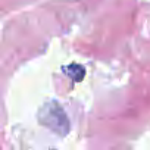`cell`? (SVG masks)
Here are the masks:
<instances>
[{
	"mask_svg": "<svg viewBox=\"0 0 150 150\" xmlns=\"http://www.w3.org/2000/svg\"><path fill=\"white\" fill-rule=\"evenodd\" d=\"M65 72L69 75L74 81H81L83 77L86 75L84 66H81V65H78V63H72V65L66 66V68H65Z\"/></svg>",
	"mask_w": 150,
	"mask_h": 150,
	"instance_id": "7a4b0ae2",
	"label": "cell"
},
{
	"mask_svg": "<svg viewBox=\"0 0 150 150\" xmlns=\"http://www.w3.org/2000/svg\"><path fill=\"white\" fill-rule=\"evenodd\" d=\"M38 119L44 127L59 135H66L69 132V121L66 118V113L56 102L46 103L38 112Z\"/></svg>",
	"mask_w": 150,
	"mask_h": 150,
	"instance_id": "6da1fadb",
	"label": "cell"
}]
</instances>
